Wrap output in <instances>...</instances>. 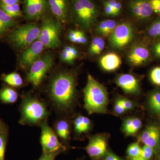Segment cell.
Wrapping results in <instances>:
<instances>
[{"label":"cell","instance_id":"cell-1","mask_svg":"<svg viewBox=\"0 0 160 160\" xmlns=\"http://www.w3.org/2000/svg\"><path fill=\"white\" fill-rule=\"evenodd\" d=\"M75 74L70 71L59 72L52 77L48 88L49 101L60 114L71 111L77 100Z\"/></svg>","mask_w":160,"mask_h":160},{"label":"cell","instance_id":"cell-2","mask_svg":"<svg viewBox=\"0 0 160 160\" xmlns=\"http://www.w3.org/2000/svg\"><path fill=\"white\" fill-rule=\"evenodd\" d=\"M20 112L19 123L30 126H40L41 123L47 121L50 114L46 102L29 93L22 96Z\"/></svg>","mask_w":160,"mask_h":160},{"label":"cell","instance_id":"cell-3","mask_svg":"<svg viewBox=\"0 0 160 160\" xmlns=\"http://www.w3.org/2000/svg\"><path fill=\"white\" fill-rule=\"evenodd\" d=\"M84 107L89 114L106 113L109 99L106 88L91 75L83 89Z\"/></svg>","mask_w":160,"mask_h":160},{"label":"cell","instance_id":"cell-4","mask_svg":"<svg viewBox=\"0 0 160 160\" xmlns=\"http://www.w3.org/2000/svg\"><path fill=\"white\" fill-rule=\"evenodd\" d=\"M98 10L92 0H72L70 7V16L81 29L89 30L95 24Z\"/></svg>","mask_w":160,"mask_h":160},{"label":"cell","instance_id":"cell-5","mask_svg":"<svg viewBox=\"0 0 160 160\" xmlns=\"http://www.w3.org/2000/svg\"><path fill=\"white\" fill-rule=\"evenodd\" d=\"M40 27L35 23H30L12 29L6 36V40L12 47L26 49L38 39Z\"/></svg>","mask_w":160,"mask_h":160},{"label":"cell","instance_id":"cell-6","mask_svg":"<svg viewBox=\"0 0 160 160\" xmlns=\"http://www.w3.org/2000/svg\"><path fill=\"white\" fill-rule=\"evenodd\" d=\"M62 29L61 23L58 20L55 18L44 16L38 40L46 48H58L61 44L60 36Z\"/></svg>","mask_w":160,"mask_h":160},{"label":"cell","instance_id":"cell-7","mask_svg":"<svg viewBox=\"0 0 160 160\" xmlns=\"http://www.w3.org/2000/svg\"><path fill=\"white\" fill-rule=\"evenodd\" d=\"M53 64V58L51 55L45 54L39 58L29 68L26 76L27 82L35 88L39 87Z\"/></svg>","mask_w":160,"mask_h":160},{"label":"cell","instance_id":"cell-8","mask_svg":"<svg viewBox=\"0 0 160 160\" xmlns=\"http://www.w3.org/2000/svg\"><path fill=\"white\" fill-rule=\"evenodd\" d=\"M41 129L40 143L42 153H49L62 150L65 152L67 148L60 142L54 129L49 126L47 121L40 125Z\"/></svg>","mask_w":160,"mask_h":160},{"label":"cell","instance_id":"cell-9","mask_svg":"<svg viewBox=\"0 0 160 160\" xmlns=\"http://www.w3.org/2000/svg\"><path fill=\"white\" fill-rule=\"evenodd\" d=\"M133 37L134 31L131 24L128 22L120 23L109 36V45L114 49H123L131 42Z\"/></svg>","mask_w":160,"mask_h":160},{"label":"cell","instance_id":"cell-10","mask_svg":"<svg viewBox=\"0 0 160 160\" xmlns=\"http://www.w3.org/2000/svg\"><path fill=\"white\" fill-rule=\"evenodd\" d=\"M89 143L85 149L89 156L93 160L105 156L107 153V135L97 134L89 137Z\"/></svg>","mask_w":160,"mask_h":160},{"label":"cell","instance_id":"cell-11","mask_svg":"<svg viewBox=\"0 0 160 160\" xmlns=\"http://www.w3.org/2000/svg\"><path fill=\"white\" fill-rule=\"evenodd\" d=\"M44 46L39 40H36L26 48L20 56L18 64L22 69H29L40 58Z\"/></svg>","mask_w":160,"mask_h":160},{"label":"cell","instance_id":"cell-12","mask_svg":"<svg viewBox=\"0 0 160 160\" xmlns=\"http://www.w3.org/2000/svg\"><path fill=\"white\" fill-rule=\"evenodd\" d=\"M139 139L144 145L151 147L155 153H160V127L157 124L147 126L140 134Z\"/></svg>","mask_w":160,"mask_h":160},{"label":"cell","instance_id":"cell-13","mask_svg":"<svg viewBox=\"0 0 160 160\" xmlns=\"http://www.w3.org/2000/svg\"><path fill=\"white\" fill-rule=\"evenodd\" d=\"M47 2L48 9L55 18L62 23L68 21L71 7L69 0H47Z\"/></svg>","mask_w":160,"mask_h":160},{"label":"cell","instance_id":"cell-14","mask_svg":"<svg viewBox=\"0 0 160 160\" xmlns=\"http://www.w3.org/2000/svg\"><path fill=\"white\" fill-rule=\"evenodd\" d=\"M24 11L27 19L38 20L42 17L48 9L47 0H22Z\"/></svg>","mask_w":160,"mask_h":160},{"label":"cell","instance_id":"cell-15","mask_svg":"<svg viewBox=\"0 0 160 160\" xmlns=\"http://www.w3.org/2000/svg\"><path fill=\"white\" fill-rule=\"evenodd\" d=\"M151 57L150 50L147 46L142 43H139L132 47L127 58L132 65L140 66L148 62Z\"/></svg>","mask_w":160,"mask_h":160},{"label":"cell","instance_id":"cell-16","mask_svg":"<svg viewBox=\"0 0 160 160\" xmlns=\"http://www.w3.org/2000/svg\"><path fill=\"white\" fill-rule=\"evenodd\" d=\"M129 8L132 15L140 21L149 19L154 13L149 0H132Z\"/></svg>","mask_w":160,"mask_h":160},{"label":"cell","instance_id":"cell-17","mask_svg":"<svg viewBox=\"0 0 160 160\" xmlns=\"http://www.w3.org/2000/svg\"><path fill=\"white\" fill-rule=\"evenodd\" d=\"M115 82L125 93L134 95L139 93V82L133 75L129 73L119 75L116 78Z\"/></svg>","mask_w":160,"mask_h":160},{"label":"cell","instance_id":"cell-18","mask_svg":"<svg viewBox=\"0 0 160 160\" xmlns=\"http://www.w3.org/2000/svg\"><path fill=\"white\" fill-rule=\"evenodd\" d=\"M53 129L61 142L67 148L71 133V126L69 121L66 118H59L54 122Z\"/></svg>","mask_w":160,"mask_h":160},{"label":"cell","instance_id":"cell-19","mask_svg":"<svg viewBox=\"0 0 160 160\" xmlns=\"http://www.w3.org/2000/svg\"><path fill=\"white\" fill-rule=\"evenodd\" d=\"M102 68L106 71H113L118 69L122 64V59L119 56L110 52L103 56L100 60Z\"/></svg>","mask_w":160,"mask_h":160},{"label":"cell","instance_id":"cell-20","mask_svg":"<svg viewBox=\"0 0 160 160\" xmlns=\"http://www.w3.org/2000/svg\"><path fill=\"white\" fill-rule=\"evenodd\" d=\"M73 125L75 134L80 138L90 131L92 122L89 118L79 115L73 120Z\"/></svg>","mask_w":160,"mask_h":160},{"label":"cell","instance_id":"cell-21","mask_svg":"<svg viewBox=\"0 0 160 160\" xmlns=\"http://www.w3.org/2000/svg\"><path fill=\"white\" fill-rule=\"evenodd\" d=\"M16 23L14 18L9 16L0 8V38L6 36Z\"/></svg>","mask_w":160,"mask_h":160},{"label":"cell","instance_id":"cell-22","mask_svg":"<svg viewBox=\"0 0 160 160\" xmlns=\"http://www.w3.org/2000/svg\"><path fill=\"white\" fill-rule=\"evenodd\" d=\"M142 124V121L138 118H127L123 122V131L126 135H134L141 129Z\"/></svg>","mask_w":160,"mask_h":160},{"label":"cell","instance_id":"cell-23","mask_svg":"<svg viewBox=\"0 0 160 160\" xmlns=\"http://www.w3.org/2000/svg\"><path fill=\"white\" fill-rule=\"evenodd\" d=\"M18 98L17 91L10 86H4L0 90V101L4 104H12Z\"/></svg>","mask_w":160,"mask_h":160},{"label":"cell","instance_id":"cell-24","mask_svg":"<svg viewBox=\"0 0 160 160\" xmlns=\"http://www.w3.org/2000/svg\"><path fill=\"white\" fill-rule=\"evenodd\" d=\"M117 26V24L114 20H104L98 24L95 29V32L101 36H108L112 33Z\"/></svg>","mask_w":160,"mask_h":160},{"label":"cell","instance_id":"cell-25","mask_svg":"<svg viewBox=\"0 0 160 160\" xmlns=\"http://www.w3.org/2000/svg\"><path fill=\"white\" fill-rule=\"evenodd\" d=\"M148 105L152 111L160 117V89H155L149 94Z\"/></svg>","mask_w":160,"mask_h":160},{"label":"cell","instance_id":"cell-26","mask_svg":"<svg viewBox=\"0 0 160 160\" xmlns=\"http://www.w3.org/2000/svg\"><path fill=\"white\" fill-rule=\"evenodd\" d=\"M1 79L11 87L18 88L23 85L22 77L17 72H12L7 74L2 75Z\"/></svg>","mask_w":160,"mask_h":160},{"label":"cell","instance_id":"cell-27","mask_svg":"<svg viewBox=\"0 0 160 160\" xmlns=\"http://www.w3.org/2000/svg\"><path fill=\"white\" fill-rule=\"evenodd\" d=\"M105 41L100 37H96L92 41L89 49V53L90 55H97L100 54L105 48Z\"/></svg>","mask_w":160,"mask_h":160},{"label":"cell","instance_id":"cell-28","mask_svg":"<svg viewBox=\"0 0 160 160\" xmlns=\"http://www.w3.org/2000/svg\"><path fill=\"white\" fill-rule=\"evenodd\" d=\"M0 8L6 14L13 18L15 19L22 16V12L20 9L19 4L9 5L0 3Z\"/></svg>","mask_w":160,"mask_h":160},{"label":"cell","instance_id":"cell-29","mask_svg":"<svg viewBox=\"0 0 160 160\" xmlns=\"http://www.w3.org/2000/svg\"><path fill=\"white\" fill-rule=\"evenodd\" d=\"M68 38L72 42L76 44H85L87 42L86 35L80 30H70L68 34Z\"/></svg>","mask_w":160,"mask_h":160},{"label":"cell","instance_id":"cell-30","mask_svg":"<svg viewBox=\"0 0 160 160\" xmlns=\"http://www.w3.org/2000/svg\"><path fill=\"white\" fill-rule=\"evenodd\" d=\"M147 33L149 37L160 38V18L152 23L147 29Z\"/></svg>","mask_w":160,"mask_h":160},{"label":"cell","instance_id":"cell-31","mask_svg":"<svg viewBox=\"0 0 160 160\" xmlns=\"http://www.w3.org/2000/svg\"><path fill=\"white\" fill-rule=\"evenodd\" d=\"M8 132L0 133V160H5V152L7 140Z\"/></svg>","mask_w":160,"mask_h":160},{"label":"cell","instance_id":"cell-32","mask_svg":"<svg viewBox=\"0 0 160 160\" xmlns=\"http://www.w3.org/2000/svg\"><path fill=\"white\" fill-rule=\"evenodd\" d=\"M141 148L138 142L132 143L128 147L127 154L130 159L140 156Z\"/></svg>","mask_w":160,"mask_h":160},{"label":"cell","instance_id":"cell-33","mask_svg":"<svg viewBox=\"0 0 160 160\" xmlns=\"http://www.w3.org/2000/svg\"><path fill=\"white\" fill-rule=\"evenodd\" d=\"M150 78L154 85L160 86V67L157 66L152 69L150 72Z\"/></svg>","mask_w":160,"mask_h":160},{"label":"cell","instance_id":"cell-34","mask_svg":"<svg viewBox=\"0 0 160 160\" xmlns=\"http://www.w3.org/2000/svg\"><path fill=\"white\" fill-rule=\"evenodd\" d=\"M153 152H154V150L151 147L144 145L143 148H141L140 157L149 160L152 157Z\"/></svg>","mask_w":160,"mask_h":160},{"label":"cell","instance_id":"cell-35","mask_svg":"<svg viewBox=\"0 0 160 160\" xmlns=\"http://www.w3.org/2000/svg\"><path fill=\"white\" fill-rule=\"evenodd\" d=\"M62 150L49 152V153H42L39 158L37 160H55L56 158L59 155L64 153Z\"/></svg>","mask_w":160,"mask_h":160},{"label":"cell","instance_id":"cell-36","mask_svg":"<svg viewBox=\"0 0 160 160\" xmlns=\"http://www.w3.org/2000/svg\"><path fill=\"white\" fill-rule=\"evenodd\" d=\"M60 59L64 62L71 64L74 62L75 59L68 53L65 49H63L60 54Z\"/></svg>","mask_w":160,"mask_h":160},{"label":"cell","instance_id":"cell-37","mask_svg":"<svg viewBox=\"0 0 160 160\" xmlns=\"http://www.w3.org/2000/svg\"><path fill=\"white\" fill-rule=\"evenodd\" d=\"M126 110L123 106L121 99H118L116 101L114 106V111L116 114L121 115L123 114Z\"/></svg>","mask_w":160,"mask_h":160},{"label":"cell","instance_id":"cell-38","mask_svg":"<svg viewBox=\"0 0 160 160\" xmlns=\"http://www.w3.org/2000/svg\"><path fill=\"white\" fill-rule=\"evenodd\" d=\"M154 13L160 16V0H149Z\"/></svg>","mask_w":160,"mask_h":160},{"label":"cell","instance_id":"cell-39","mask_svg":"<svg viewBox=\"0 0 160 160\" xmlns=\"http://www.w3.org/2000/svg\"><path fill=\"white\" fill-rule=\"evenodd\" d=\"M121 101L126 111L131 110L134 108V104L130 100L126 98H121Z\"/></svg>","mask_w":160,"mask_h":160},{"label":"cell","instance_id":"cell-40","mask_svg":"<svg viewBox=\"0 0 160 160\" xmlns=\"http://www.w3.org/2000/svg\"><path fill=\"white\" fill-rule=\"evenodd\" d=\"M64 49L71 55L75 59H76L78 57V51L74 47H72V46H66Z\"/></svg>","mask_w":160,"mask_h":160},{"label":"cell","instance_id":"cell-41","mask_svg":"<svg viewBox=\"0 0 160 160\" xmlns=\"http://www.w3.org/2000/svg\"><path fill=\"white\" fill-rule=\"evenodd\" d=\"M152 52L156 58H160V41L155 43L152 46Z\"/></svg>","mask_w":160,"mask_h":160},{"label":"cell","instance_id":"cell-42","mask_svg":"<svg viewBox=\"0 0 160 160\" xmlns=\"http://www.w3.org/2000/svg\"><path fill=\"white\" fill-rule=\"evenodd\" d=\"M103 160H123L117 156L116 155L111 152H107L105 155V158Z\"/></svg>","mask_w":160,"mask_h":160},{"label":"cell","instance_id":"cell-43","mask_svg":"<svg viewBox=\"0 0 160 160\" xmlns=\"http://www.w3.org/2000/svg\"><path fill=\"white\" fill-rule=\"evenodd\" d=\"M104 6H105V13L106 15L114 16L113 9L111 6L106 4V2L104 3Z\"/></svg>","mask_w":160,"mask_h":160},{"label":"cell","instance_id":"cell-44","mask_svg":"<svg viewBox=\"0 0 160 160\" xmlns=\"http://www.w3.org/2000/svg\"><path fill=\"white\" fill-rule=\"evenodd\" d=\"M21 2L20 0H0V3L6 5H14V4H19Z\"/></svg>","mask_w":160,"mask_h":160},{"label":"cell","instance_id":"cell-45","mask_svg":"<svg viewBox=\"0 0 160 160\" xmlns=\"http://www.w3.org/2000/svg\"><path fill=\"white\" fill-rule=\"evenodd\" d=\"M5 132H8V126L0 118V133Z\"/></svg>","mask_w":160,"mask_h":160},{"label":"cell","instance_id":"cell-46","mask_svg":"<svg viewBox=\"0 0 160 160\" xmlns=\"http://www.w3.org/2000/svg\"><path fill=\"white\" fill-rule=\"evenodd\" d=\"M122 8V3L120 2H117L116 5L115 6L114 8H113L114 16L118 15V14H119Z\"/></svg>","mask_w":160,"mask_h":160},{"label":"cell","instance_id":"cell-47","mask_svg":"<svg viewBox=\"0 0 160 160\" xmlns=\"http://www.w3.org/2000/svg\"><path fill=\"white\" fill-rule=\"evenodd\" d=\"M139 160H149L148 159H146L144 158L141 157H139Z\"/></svg>","mask_w":160,"mask_h":160},{"label":"cell","instance_id":"cell-48","mask_svg":"<svg viewBox=\"0 0 160 160\" xmlns=\"http://www.w3.org/2000/svg\"><path fill=\"white\" fill-rule=\"evenodd\" d=\"M138 157L132 158H131V160H139V159Z\"/></svg>","mask_w":160,"mask_h":160},{"label":"cell","instance_id":"cell-49","mask_svg":"<svg viewBox=\"0 0 160 160\" xmlns=\"http://www.w3.org/2000/svg\"><path fill=\"white\" fill-rule=\"evenodd\" d=\"M82 160V159H81V160Z\"/></svg>","mask_w":160,"mask_h":160}]
</instances>
